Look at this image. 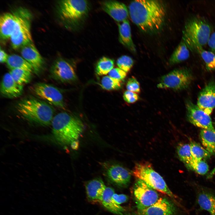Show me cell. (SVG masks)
<instances>
[{"label": "cell", "instance_id": "1", "mask_svg": "<svg viewBox=\"0 0 215 215\" xmlns=\"http://www.w3.org/2000/svg\"><path fill=\"white\" fill-rule=\"evenodd\" d=\"M128 11L132 22L144 33H157L165 24L167 9L162 1H133L129 5Z\"/></svg>", "mask_w": 215, "mask_h": 215}, {"label": "cell", "instance_id": "2", "mask_svg": "<svg viewBox=\"0 0 215 215\" xmlns=\"http://www.w3.org/2000/svg\"><path fill=\"white\" fill-rule=\"evenodd\" d=\"M51 124L54 138L59 143L64 145H70L78 140L84 129L80 119L64 112L54 116Z\"/></svg>", "mask_w": 215, "mask_h": 215}, {"label": "cell", "instance_id": "3", "mask_svg": "<svg viewBox=\"0 0 215 215\" xmlns=\"http://www.w3.org/2000/svg\"><path fill=\"white\" fill-rule=\"evenodd\" d=\"M16 108L24 119L43 126L51 124L54 117V110L51 106L44 101L33 97L20 101Z\"/></svg>", "mask_w": 215, "mask_h": 215}, {"label": "cell", "instance_id": "4", "mask_svg": "<svg viewBox=\"0 0 215 215\" xmlns=\"http://www.w3.org/2000/svg\"><path fill=\"white\" fill-rule=\"evenodd\" d=\"M90 10L89 3L86 0H62L59 4V12L61 19L74 30L81 27Z\"/></svg>", "mask_w": 215, "mask_h": 215}, {"label": "cell", "instance_id": "5", "mask_svg": "<svg viewBox=\"0 0 215 215\" xmlns=\"http://www.w3.org/2000/svg\"><path fill=\"white\" fill-rule=\"evenodd\" d=\"M211 28L205 22L197 18L187 22L183 31L182 39L188 48L198 51L208 43Z\"/></svg>", "mask_w": 215, "mask_h": 215}, {"label": "cell", "instance_id": "6", "mask_svg": "<svg viewBox=\"0 0 215 215\" xmlns=\"http://www.w3.org/2000/svg\"><path fill=\"white\" fill-rule=\"evenodd\" d=\"M132 173L137 179L142 180L156 191L171 198L176 197L168 188L163 177L153 169L150 163L143 162L136 163L133 169Z\"/></svg>", "mask_w": 215, "mask_h": 215}, {"label": "cell", "instance_id": "7", "mask_svg": "<svg viewBox=\"0 0 215 215\" xmlns=\"http://www.w3.org/2000/svg\"><path fill=\"white\" fill-rule=\"evenodd\" d=\"M17 12V21L10 39L14 49L22 48L32 42L30 30V15L26 10L20 9Z\"/></svg>", "mask_w": 215, "mask_h": 215}, {"label": "cell", "instance_id": "8", "mask_svg": "<svg viewBox=\"0 0 215 215\" xmlns=\"http://www.w3.org/2000/svg\"><path fill=\"white\" fill-rule=\"evenodd\" d=\"M193 79L191 71L186 68L174 70L162 76L157 84L158 88L180 90L187 88Z\"/></svg>", "mask_w": 215, "mask_h": 215}, {"label": "cell", "instance_id": "9", "mask_svg": "<svg viewBox=\"0 0 215 215\" xmlns=\"http://www.w3.org/2000/svg\"><path fill=\"white\" fill-rule=\"evenodd\" d=\"M137 179L134 185L133 192L138 211L151 206L159 198L156 190L142 180Z\"/></svg>", "mask_w": 215, "mask_h": 215}, {"label": "cell", "instance_id": "10", "mask_svg": "<svg viewBox=\"0 0 215 215\" xmlns=\"http://www.w3.org/2000/svg\"><path fill=\"white\" fill-rule=\"evenodd\" d=\"M30 89L34 95L49 104L62 108H64L63 96L55 87L46 83H39L31 86Z\"/></svg>", "mask_w": 215, "mask_h": 215}, {"label": "cell", "instance_id": "11", "mask_svg": "<svg viewBox=\"0 0 215 215\" xmlns=\"http://www.w3.org/2000/svg\"><path fill=\"white\" fill-rule=\"evenodd\" d=\"M186 106L187 117L191 123L202 129L215 131L209 115L191 101L187 102Z\"/></svg>", "mask_w": 215, "mask_h": 215}, {"label": "cell", "instance_id": "12", "mask_svg": "<svg viewBox=\"0 0 215 215\" xmlns=\"http://www.w3.org/2000/svg\"><path fill=\"white\" fill-rule=\"evenodd\" d=\"M50 74L54 79L64 82L76 81V74L74 68L69 62L63 59L56 60L51 67Z\"/></svg>", "mask_w": 215, "mask_h": 215}, {"label": "cell", "instance_id": "13", "mask_svg": "<svg viewBox=\"0 0 215 215\" xmlns=\"http://www.w3.org/2000/svg\"><path fill=\"white\" fill-rule=\"evenodd\" d=\"M197 105L210 115L215 108V82L210 81L199 93Z\"/></svg>", "mask_w": 215, "mask_h": 215}, {"label": "cell", "instance_id": "14", "mask_svg": "<svg viewBox=\"0 0 215 215\" xmlns=\"http://www.w3.org/2000/svg\"><path fill=\"white\" fill-rule=\"evenodd\" d=\"M105 172L109 180L119 186H126L130 182V172L126 168L119 165L113 164L108 166L105 169Z\"/></svg>", "mask_w": 215, "mask_h": 215}, {"label": "cell", "instance_id": "15", "mask_svg": "<svg viewBox=\"0 0 215 215\" xmlns=\"http://www.w3.org/2000/svg\"><path fill=\"white\" fill-rule=\"evenodd\" d=\"M176 209L173 203L165 198H159L154 204L138 211L139 215H174Z\"/></svg>", "mask_w": 215, "mask_h": 215}, {"label": "cell", "instance_id": "16", "mask_svg": "<svg viewBox=\"0 0 215 215\" xmlns=\"http://www.w3.org/2000/svg\"><path fill=\"white\" fill-rule=\"evenodd\" d=\"M103 10L118 22H122L127 19L129 11L124 3L116 1H105L101 3Z\"/></svg>", "mask_w": 215, "mask_h": 215}, {"label": "cell", "instance_id": "17", "mask_svg": "<svg viewBox=\"0 0 215 215\" xmlns=\"http://www.w3.org/2000/svg\"><path fill=\"white\" fill-rule=\"evenodd\" d=\"M21 53L22 57L31 65L33 72L38 74L43 68L44 61L33 42L22 47Z\"/></svg>", "mask_w": 215, "mask_h": 215}, {"label": "cell", "instance_id": "18", "mask_svg": "<svg viewBox=\"0 0 215 215\" xmlns=\"http://www.w3.org/2000/svg\"><path fill=\"white\" fill-rule=\"evenodd\" d=\"M23 90V85L17 83L9 73L4 75L0 88L1 93L2 96L9 98H17L22 94Z\"/></svg>", "mask_w": 215, "mask_h": 215}, {"label": "cell", "instance_id": "19", "mask_svg": "<svg viewBox=\"0 0 215 215\" xmlns=\"http://www.w3.org/2000/svg\"><path fill=\"white\" fill-rule=\"evenodd\" d=\"M18 15L16 13H5L0 18V33L3 39L10 38L14 31L17 21Z\"/></svg>", "mask_w": 215, "mask_h": 215}, {"label": "cell", "instance_id": "20", "mask_svg": "<svg viewBox=\"0 0 215 215\" xmlns=\"http://www.w3.org/2000/svg\"><path fill=\"white\" fill-rule=\"evenodd\" d=\"M196 200L200 208L207 211L211 215L215 214V194L205 189H199Z\"/></svg>", "mask_w": 215, "mask_h": 215}, {"label": "cell", "instance_id": "21", "mask_svg": "<svg viewBox=\"0 0 215 215\" xmlns=\"http://www.w3.org/2000/svg\"><path fill=\"white\" fill-rule=\"evenodd\" d=\"M87 195L91 201H101L106 187L100 178H96L88 182L85 185Z\"/></svg>", "mask_w": 215, "mask_h": 215}, {"label": "cell", "instance_id": "22", "mask_svg": "<svg viewBox=\"0 0 215 215\" xmlns=\"http://www.w3.org/2000/svg\"><path fill=\"white\" fill-rule=\"evenodd\" d=\"M118 26L119 42L131 52L135 53L136 47L132 39L129 21L126 19L122 22L121 24L118 23Z\"/></svg>", "mask_w": 215, "mask_h": 215}, {"label": "cell", "instance_id": "23", "mask_svg": "<svg viewBox=\"0 0 215 215\" xmlns=\"http://www.w3.org/2000/svg\"><path fill=\"white\" fill-rule=\"evenodd\" d=\"M115 193L112 188L106 187L101 202L103 205L112 213L118 215H123L125 209L115 202L113 198V196Z\"/></svg>", "mask_w": 215, "mask_h": 215}, {"label": "cell", "instance_id": "24", "mask_svg": "<svg viewBox=\"0 0 215 215\" xmlns=\"http://www.w3.org/2000/svg\"><path fill=\"white\" fill-rule=\"evenodd\" d=\"M188 48L185 42L182 39L170 57L169 64H176L187 59L190 56Z\"/></svg>", "mask_w": 215, "mask_h": 215}, {"label": "cell", "instance_id": "25", "mask_svg": "<svg viewBox=\"0 0 215 215\" xmlns=\"http://www.w3.org/2000/svg\"><path fill=\"white\" fill-rule=\"evenodd\" d=\"M6 63L10 70L19 69L31 72L33 71L31 65L22 57L17 55L13 54L9 55Z\"/></svg>", "mask_w": 215, "mask_h": 215}, {"label": "cell", "instance_id": "26", "mask_svg": "<svg viewBox=\"0 0 215 215\" xmlns=\"http://www.w3.org/2000/svg\"><path fill=\"white\" fill-rule=\"evenodd\" d=\"M200 136L205 148L211 154L215 153V131L202 129Z\"/></svg>", "mask_w": 215, "mask_h": 215}, {"label": "cell", "instance_id": "27", "mask_svg": "<svg viewBox=\"0 0 215 215\" xmlns=\"http://www.w3.org/2000/svg\"><path fill=\"white\" fill-rule=\"evenodd\" d=\"M14 81L19 85L29 83L31 78V72L24 70L16 69L10 70L9 72Z\"/></svg>", "mask_w": 215, "mask_h": 215}, {"label": "cell", "instance_id": "28", "mask_svg": "<svg viewBox=\"0 0 215 215\" xmlns=\"http://www.w3.org/2000/svg\"><path fill=\"white\" fill-rule=\"evenodd\" d=\"M114 61L109 58L103 57L97 62L96 67V72L99 75H106L113 68Z\"/></svg>", "mask_w": 215, "mask_h": 215}, {"label": "cell", "instance_id": "29", "mask_svg": "<svg viewBox=\"0 0 215 215\" xmlns=\"http://www.w3.org/2000/svg\"><path fill=\"white\" fill-rule=\"evenodd\" d=\"M190 144L193 159L201 160L210 157V153L199 144L194 142H191Z\"/></svg>", "mask_w": 215, "mask_h": 215}, {"label": "cell", "instance_id": "30", "mask_svg": "<svg viewBox=\"0 0 215 215\" xmlns=\"http://www.w3.org/2000/svg\"><path fill=\"white\" fill-rule=\"evenodd\" d=\"M177 151L180 159L185 165L193 159L190 144L182 143L179 144L177 148Z\"/></svg>", "mask_w": 215, "mask_h": 215}, {"label": "cell", "instance_id": "31", "mask_svg": "<svg viewBox=\"0 0 215 215\" xmlns=\"http://www.w3.org/2000/svg\"><path fill=\"white\" fill-rule=\"evenodd\" d=\"M185 165L188 168L201 175L205 174L208 171V164L202 160H197L193 158Z\"/></svg>", "mask_w": 215, "mask_h": 215}, {"label": "cell", "instance_id": "32", "mask_svg": "<svg viewBox=\"0 0 215 215\" xmlns=\"http://www.w3.org/2000/svg\"><path fill=\"white\" fill-rule=\"evenodd\" d=\"M204 62L208 70H215V53L212 51L205 50L203 48L197 51Z\"/></svg>", "mask_w": 215, "mask_h": 215}, {"label": "cell", "instance_id": "33", "mask_svg": "<svg viewBox=\"0 0 215 215\" xmlns=\"http://www.w3.org/2000/svg\"><path fill=\"white\" fill-rule=\"evenodd\" d=\"M102 88L107 90H114L120 88L122 86V81L113 78L109 76L103 77L101 82Z\"/></svg>", "mask_w": 215, "mask_h": 215}, {"label": "cell", "instance_id": "34", "mask_svg": "<svg viewBox=\"0 0 215 215\" xmlns=\"http://www.w3.org/2000/svg\"><path fill=\"white\" fill-rule=\"evenodd\" d=\"M134 62L130 57L123 55L119 58L116 64L119 68L126 73L129 72Z\"/></svg>", "mask_w": 215, "mask_h": 215}, {"label": "cell", "instance_id": "35", "mask_svg": "<svg viewBox=\"0 0 215 215\" xmlns=\"http://www.w3.org/2000/svg\"><path fill=\"white\" fill-rule=\"evenodd\" d=\"M126 87L128 90L135 93H138L140 91L139 83L134 77L129 79L126 83Z\"/></svg>", "mask_w": 215, "mask_h": 215}, {"label": "cell", "instance_id": "36", "mask_svg": "<svg viewBox=\"0 0 215 215\" xmlns=\"http://www.w3.org/2000/svg\"><path fill=\"white\" fill-rule=\"evenodd\" d=\"M108 74L109 76L121 81L124 79L127 75L126 72L119 68H113Z\"/></svg>", "mask_w": 215, "mask_h": 215}, {"label": "cell", "instance_id": "37", "mask_svg": "<svg viewBox=\"0 0 215 215\" xmlns=\"http://www.w3.org/2000/svg\"><path fill=\"white\" fill-rule=\"evenodd\" d=\"M123 98L124 100L129 103H134L139 99L138 95L136 93L128 90L124 93Z\"/></svg>", "mask_w": 215, "mask_h": 215}, {"label": "cell", "instance_id": "38", "mask_svg": "<svg viewBox=\"0 0 215 215\" xmlns=\"http://www.w3.org/2000/svg\"><path fill=\"white\" fill-rule=\"evenodd\" d=\"M113 198L115 203L119 205L126 202L128 199V196L126 195L118 194L115 193L113 196Z\"/></svg>", "mask_w": 215, "mask_h": 215}, {"label": "cell", "instance_id": "39", "mask_svg": "<svg viewBox=\"0 0 215 215\" xmlns=\"http://www.w3.org/2000/svg\"><path fill=\"white\" fill-rule=\"evenodd\" d=\"M207 44L211 51L215 53V31L211 34Z\"/></svg>", "mask_w": 215, "mask_h": 215}, {"label": "cell", "instance_id": "40", "mask_svg": "<svg viewBox=\"0 0 215 215\" xmlns=\"http://www.w3.org/2000/svg\"><path fill=\"white\" fill-rule=\"evenodd\" d=\"M9 55L1 49L0 50V62L1 63L6 62Z\"/></svg>", "mask_w": 215, "mask_h": 215}, {"label": "cell", "instance_id": "41", "mask_svg": "<svg viewBox=\"0 0 215 215\" xmlns=\"http://www.w3.org/2000/svg\"><path fill=\"white\" fill-rule=\"evenodd\" d=\"M72 148L74 150H76L79 148V142L78 140L73 142L70 144Z\"/></svg>", "mask_w": 215, "mask_h": 215}, {"label": "cell", "instance_id": "42", "mask_svg": "<svg viewBox=\"0 0 215 215\" xmlns=\"http://www.w3.org/2000/svg\"><path fill=\"white\" fill-rule=\"evenodd\" d=\"M215 173V167L211 171V172L210 173V174L208 176V178H210L212 177Z\"/></svg>", "mask_w": 215, "mask_h": 215}, {"label": "cell", "instance_id": "43", "mask_svg": "<svg viewBox=\"0 0 215 215\" xmlns=\"http://www.w3.org/2000/svg\"><path fill=\"white\" fill-rule=\"evenodd\" d=\"M127 215H137L134 213H131Z\"/></svg>", "mask_w": 215, "mask_h": 215}, {"label": "cell", "instance_id": "44", "mask_svg": "<svg viewBox=\"0 0 215 215\" xmlns=\"http://www.w3.org/2000/svg\"><path fill=\"white\" fill-rule=\"evenodd\" d=\"M213 215H215V214H213Z\"/></svg>", "mask_w": 215, "mask_h": 215}]
</instances>
